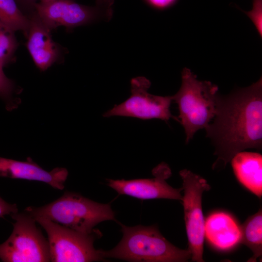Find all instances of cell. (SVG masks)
Returning a JSON list of instances; mask_svg holds the SVG:
<instances>
[{
	"instance_id": "obj_1",
	"label": "cell",
	"mask_w": 262,
	"mask_h": 262,
	"mask_svg": "<svg viewBox=\"0 0 262 262\" xmlns=\"http://www.w3.org/2000/svg\"><path fill=\"white\" fill-rule=\"evenodd\" d=\"M205 129L215 147L213 167L237 153L262 146V79L226 96H218L215 116Z\"/></svg>"
},
{
	"instance_id": "obj_2",
	"label": "cell",
	"mask_w": 262,
	"mask_h": 262,
	"mask_svg": "<svg viewBox=\"0 0 262 262\" xmlns=\"http://www.w3.org/2000/svg\"><path fill=\"white\" fill-rule=\"evenodd\" d=\"M123 237L113 249L100 250L101 256L130 262H184L191 259L188 249L167 241L155 226L128 227L121 224Z\"/></svg>"
},
{
	"instance_id": "obj_3",
	"label": "cell",
	"mask_w": 262,
	"mask_h": 262,
	"mask_svg": "<svg viewBox=\"0 0 262 262\" xmlns=\"http://www.w3.org/2000/svg\"><path fill=\"white\" fill-rule=\"evenodd\" d=\"M218 90V86L209 81L198 80L189 69H183L181 86L172 100L178 105V119L184 128L186 143L214 117Z\"/></svg>"
},
{
	"instance_id": "obj_4",
	"label": "cell",
	"mask_w": 262,
	"mask_h": 262,
	"mask_svg": "<svg viewBox=\"0 0 262 262\" xmlns=\"http://www.w3.org/2000/svg\"><path fill=\"white\" fill-rule=\"evenodd\" d=\"M25 212L33 217H44L84 233L93 232L94 227L102 221L115 220V213L110 205L69 192L43 206L28 207Z\"/></svg>"
},
{
	"instance_id": "obj_5",
	"label": "cell",
	"mask_w": 262,
	"mask_h": 262,
	"mask_svg": "<svg viewBox=\"0 0 262 262\" xmlns=\"http://www.w3.org/2000/svg\"><path fill=\"white\" fill-rule=\"evenodd\" d=\"M45 230L48 237L50 261L53 262H88L103 261L100 250L94 242L100 237L96 230L84 233L41 216L33 217Z\"/></svg>"
},
{
	"instance_id": "obj_6",
	"label": "cell",
	"mask_w": 262,
	"mask_h": 262,
	"mask_svg": "<svg viewBox=\"0 0 262 262\" xmlns=\"http://www.w3.org/2000/svg\"><path fill=\"white\" fill-rule=\"evenodd\" d=\"M15 221L9 237L0 245V259L4 262H47L50 261L48 240L29 213L11 214Z\"/></svg>"
},
{
	"instance_id": "obj_7",
	"label": "cell",
	"mask_w": 262,
	"mask_h": 262,
	"mask_svg": "<svg viewBox=\"0 0 262 262\" xmlns=\"http://www.w3.org/2000/svg\"><path fill=\"white\" fill-rule=\"evenodd\" d=\"M114 3V0H105L100 4L90 6L75 0H46L37 3L31 14L51 31L60 26L71 30L101 20H110L113 14Z\"/></svg>"
},
{
	"instance_id": "obj_8",
	"label": "cell",
	"mask_w": 262,
	"mask_h": 262,
	"mask_svg": "<svg viewBox=\"0 0 262 262\" xmlns=\"http://www.w3.org/2000/svg\"><path fill=\"white\" fill-rule=\"evenodd\" d=\"M182 180L184 195L182 201L184 221L188 241V249L192 261L204 262L205 219L202 208L203 192L210 189V185L204 178L187 169L180 172Z\"/></svg>"
},
{
	"instance_id": "obj_9",
	"label": "cell",
	"mask_w": 262,
	"mask_h": 262,
	"mask_svg": "<svg viewBox=\"0 0 262 262\" xmlns=\"http://www.w3.org/2000/svg\"><path fill=\"white\" fill-rule=\"evenodd\" d=\"M150 85V81L144 77L132 78L131 81L130 97L108 110L103 116L131 117L143 120L157 118L165 122L173 118L180 122L170 110L172 96L163 97L149 93L148 89Z\"/></svg>"
},
{
	"instance_id": "obj_10",
	"label": "cell",
	"mask_w": 262,
	"mask_h": 262,
	"mask_svg": "<svg viewBox=\"0 0 262 262\" xmlns=\"http://www.w3.org/2000/svg\"><path fill=\"white\" fill-rule=\"evenodd\" d=\"M154 178L131 180L108 179V185L119 194L141 199L166 198L182 200V188H174L166 180L171 175L169 167L162 163L152 170Z\"/></svg>"
},
{
	"instance_id": "obj_11",
	"label": "cell",
	"mask_w": 262,
	"mask_h": 262,
	"mask_svg": "<svg viewBox=\"0 0 262 262\" xmlns=\"http://www.w3.org/2000/svg\"><path fill=\"white\" fill-rule=\"evenodd\" d=\"M28 16L30 24L25 35L27 39L26 46L37 67L45 71L59 60L60 49L52 39V31L34 14Z\"/></svg>"
},
{
	"instance_id": "obj_12",
	"label": "cell",
	"mask_w": 262,
	"mask_h": 262,
	"mask_svg": "<svg viewBox=\"0 0 262 262\" xmlns=\"http://www.w3.org/2000/svg\"><path fill=\"white\" fill-rule=\"evenodd\" d=\"M66 169L57 167L49 172L36 163L0 157V177L37 180L63 190L68 176Z\"/></svg>"
},
{
	"instance_id": "obj_13",
	"label": "cell",
	"mask_w": 262,
	"mask_h": 262,
	"mask_svg": "<svg viewBox=\"0 0 262 262\" xmlns=\"http://www.w3.org/2000/svg\"><path fill=\"white\" fill-rule=\"evenodd\" d=\"M204 237L213 248L228 251L241 243V226L230 214L214 212L205 220Z\"/></svg>"
},
{
	"instance_id": "obj_14",
	"label": "cell",
	"mask_w": 262,
	"mask_h": 262,
	"mask_svg": "<svg viewBox=\"0 0 262 262\" xmlns=\"http://www.w3.org/2000/svg\"><path fill=\"white\" fill-rule=\"evenodd\" d=\"M231 165L237 180L251 192L262 196V156L256 152L240 151L231 159Z\"/></svg>"
},
{
	"instance_id": "obj_15",
	"label": "cell",
	"mask_w": 262,
	"mask_h": 262,
	"mask_svg": "<svg viewBox=\"0 0 262 262\" xmlns=\"http://www.w3.org/2000/svg\"><path fill=\"white\" fill-rule=\"evenodd\" d=\"M241 243L246 246L253 252L248 262H256L262 253V213L260 210L248 218L241 227Z\"/></svg>"
},
{
	"instance_id": "obj_16",
	"label": "cell",
	"mask_w": 262,
	"mask_h": 262,
	"mask_svg": "<svg viewBox=\"0 0 262 262\" xmlns=\"http://www.w3.org/2000/svg\"><path fill=\"white\" fill-rule=\"evenodd\" d=\"M0 24L14 32L22 31L25 35L29 27L30 19L16 0H0Z\"/></svg>"
},
{
	"instance_id": "obj_17",
	"label": "cell",
	"mask_w": 262,
	"mask_h": 262,
	"mask_svg": "<svg viewBox=\"0 0 262 262\" xmlns=\"http://www.w3.org/2000/svg\"><path fill=\"white\" fill-rule=\"evenodd\" d=\"M18 46L15 32L0 24V63L3 67L13 61Z\"/></svg>"
},
{
	"instance_id": "obj_18",
	"label": "cell",
	"mask_w": 262,
	"mask_h": 262,
	"mask_svg": "<svg viewBox=\"0 0 262 262\" xmlns=\"http://www.w3.org/2000/svg\"><path fill=\"white\" fill-rule=\"evenodd\" d=\"M3 66L0 63V97L6 102L10 101L15 90L13 82L5 75Z\"/></svg>"
},
{
	"instance_id": "obj_19",
	"label": "cell",
	"mask_w": 262,
	"mask_h": 262,
	"mask_svg": "<svg viewBox=\"0 0 262 262\" xmlns=\"http://www.w3.org/2000/svg\"><path fill=\"white\" fill-rule=\"evenodd\" d=\"M244 12L251 19L261 37L262 36V0H253L252 9Z\"/></svg>"
},
{
	"instance_id": "obj_20",
	"label": "cell",
	"mask_w": 262,
	"mask_h": 262,
	"mask_svg": "<svg viewBox=\"0 0 262 262\" xmlns=\"http://www.w3.org/2000/svg\"><path fill=\"white\" fill-rule=\"evenodd\" d=\"M17 212L16 204L9 203L0 197V217Z\"/></svg>"
},
{
	"instance_id": "obj_21",
	"label": "cell",
	"mask_w": 262,
	"mask_h": 262,
	"mask_svg": "<svg viewBox=\"0 0 262 262\" xmlns=\"http://www.w3.org/2000/svg\"><path fill=\"white\" fill-rule=\"evenodd\" d=\"M151 6L158 9H164L173 5L177 0H145Z\"/></svg>"
},
{
	"instance_id": "obj_22",
	"label": "cell",
	"mask_w": 262,
	"mask_h": 262,
	"mask_svg": "<svg viewBox=\"0 0 262 262\" xmlns=\"http://www.w3.org/2000/svg\"><path fill=\"white\" fill-rule=\"evenodd\" d=\"M105 0H96V4H100L103 3Z\"/></svg>"
},
{
	"instance_id": "obj_23",
	"label": "cell",
	"mask_w": 262,
	"mask_h": 262,
	"mask_svg": "<svg viewBox=\"0 0 262 262\" xmlns=\"http://www.w3.org/2000/svg\"><path fill=\"white\" fill-rule=\"evenodd\" d=\"M45 0H43L42 1H45ZM40 2H41V1H40Z\"/></svg>"
}]
</instances>
